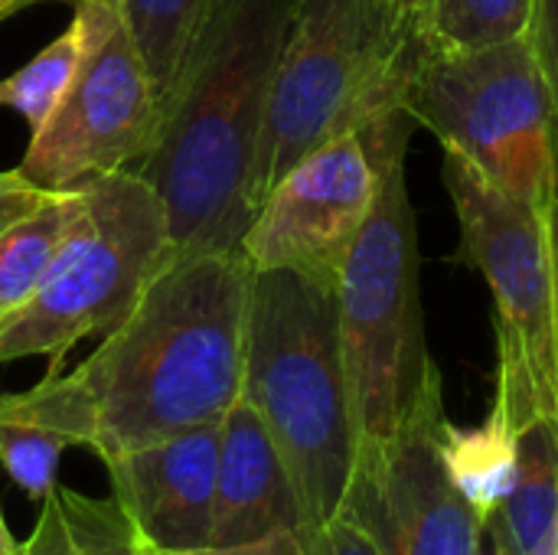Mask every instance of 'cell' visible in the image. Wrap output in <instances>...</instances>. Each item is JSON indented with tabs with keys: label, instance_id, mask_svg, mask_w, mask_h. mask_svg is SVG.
<instances>
[{
	"label": "cell",
	"instance_id": "9",
	"mask_svg": "<svg viewBox=\"0 0 558 555\" xmlns=\"http://www.w3.org/2000/svg\"><path fill=\"white\" fill-rule=\"evenodd\" d=\"M72 7L85 29L82 59L20 160V170L46 190L134 170L163 124L157 85L121 3L75 0Z\"/></svg>",
	"mask_w": 558,
	"mask_h": 555
},
{
	"label": "cell",
	"instance_id": "19",
	"mask_svg": "<svg viewBox=\"0 0 558 555\" xmlns=\"http://www.w3.org/2000/svg\"><path fill=\"white\" fill-rule=\"evenodd\" d=\"M167 111L216 0H118Z\"/></svg>",
	"mask_w": 558,
	"mask_h": 555
},
{
	"label": "cell",
	"instance_id": "15",
	"mask_svg": "<svg viewBox=\"0 0 558 555\" xmlns=\"http://www.w3.org/2000/svg\"><path fill=\"white\" fill-rule=\"evenodd\" d=\"M484 523L504 555H558V422L539 419L520 432L513 491Z\"/></svg>",
	"mask_w": 558,
	"mask_h": 555
},
{
	"label": "cell",
	"instance_id": "18",
	"mask_svg": "<svg viewBox=\"0 0 558 555\" xmlns=\"http://www.w3.org/2000/svg\"><path fill=\"white\" fill-rule=\"evenodd\" d=\"M39 504L23 555H147L114 497H88L56 484Z\"/></svg>",
	"mask_w": 558,
	"mask_h": 555
},
{
	"label": "cell",
	"instance_id": "24",
	"mask_svg": "<svg viewBox=\"0 0 558 555\" xmlns=\"http://www.w3.org/2000/svg\"><path fill=\"white\" fill-rule=\"evenodd\" d=\"M49 190L33 183L20 167L16 170H3L0 173V232L16 222L20 216H26Z\"/></svg>",
	"mask_w": 558,
	"mask_h": 555
},
{
	"label": "cell",
	"instance_id": "20",
	"mask_svg": "<svg viewBox=\"0 0 558 555\" xmlns=\"http://www.w3.org/2000/svg\"><path fill=\"white\" fill-rule=\"evenodd\" d=\"M415 23L435 49H477L530 36L533 0H415Z\"/></svg>",
	"mask_w": 558,
	"mask_h": 555
},
{
	"label": "cell",
	"instance_id": "29",
	"mask_svg": "<svg viewBox=\"0 0 558 555\" xmlns=\"http://www.w3.org/2000/svg\"><path fill=\"white\" fill-rule=\"evenodd\" d=\"M13 13H20V10H16V3H13V0H0V23H3V20H10Z\"/></svg>",
	"mask_w": 558,
	"mask_h": 555
},
{
	"label": "cell",
	"instance_id": "2",
	"mask_svg": "<svg viewBox=\"0 0 558 555\" xmlns=\"http://www.w3.org/2000/svg\"><path fill=\"white\" fill-rule=\"evenodd\" d=\"M294 0H216L150 154L177 249L239 252L255 216L258 144Z\"/></svg>",
	"mask_w": 558,
	"mask_h": 555
},
{
	"label": "cell",
	"instance_id": "3",
	"mask_svg": "<svg viewBox=\"0 0 558 555\" xmlns=\"http://www.w3.org/2000/svg\"><path fill=\"white\" fill-rule=\"evenodd\" d=\"M242 399L268 429L291 474L304 530L337 517L356 471V422L340 350L337 288L294 272L255 268Z\"/></svg>",
	"mask_w": 558,
	"mask_h": 555
},
{
	"label": "cell",
	"instance_id": "12",
	"mask_svg": "<svg viewBox=\"0 0 558 555\" xmlns=\"http://www.w3.org/2000/svg\"><path fill=\"white\" fill-rule=\"evenodd\" d=\"M111 497L147 550L209 546L216 507L219 422L101 461Z\"/></svg>",
	"mask_w": 558,
	"mask_h": 555
},
{
	"label": "cell",
	"instance_id": "17",
	"mask_svg": "<svg viewBox=\"0 0 558 555\" xmlns=\"http://www.w3.org/2000/svg\"><path fill=\"white\" fill-rule=\"evenodd\" d=\"M78 209V186L49 190L26 216H20L0 232V324L39 291L75 226Z\"/></svg>",
	"mask_w": 558,
	"mask_h": 555
},
{
	"label": "cell",
	"instance_id": "22",
	"mask_svg": "<svg viewBox=\"0 0 558 555\" xmlns=\"http://www.w3.org/2000/svg\"><path fill=\"white\" fill-rule=\"evenodd\" d=\"M301 543H304V555H383L366 523L350 507H343L327 523L304 530Z\"/></svg>",
	"mask_w": 558,
	"mask_h": 555
},
{
	"label": "cell",
	"instance_id": "4",
	"mask_svg": "<svg viewBox=\"0 0 558 555\" xmlns=\"http://www.w3.org/2000/svg\"><path fill=\"white\" fill-rule=\"evenodd\" d=\"M428 49L405 0H294L258 144L255 209L311 150L409 114Z\"/></svg>",
	"mask_w": 558,
	"mask_h": 555
},
{
	"label": "cell",
	"instance_id": "16",
	"mask_svg": "<svg viewBox=\"0 0 558 555\" xmlns=\"http://www.w3.org/2000/svg\"><path fill=\"white\" fill-rule=\"evenodd\" d=\"M441 464L451 487L468 500L481 523L490 520L513 491L520 464V432L504 406L494 402L490 415L474 429H454L448 422L441 432Z\"/></svg>",
	"mask_w": 558,
	"mask_h": 555
},
{
	"label": "cell",
	"instance_id": "25",
	"mask_svg": "<svg viewBox=\"0 0 558 555\" xmlns=\"http://www.w3.org/2000/svg\"><path fill=\"white\" fill-rule=\"evenodd\" d=\"M147 555H304V543H301V533H275L258 543L196 546V550H147Z\"/></svg>",
	"mask_w": 558,
	"mask_h": 555
},
{
	"label": "cell",
	"instance_id": "7",
	"mask_svg": "<svg viewBox=\"0 0 558 555\" xmlns=\"http://www.w3.org/2000/svg\"><path fill=\"white\" fill-rule=\"evenodd\" d=\"M405 111L510 200L549 216L558 196V118L533 36L428 46Z\"/></svg>",
	"mask_w": 558,
	"mask_h": 555
},
{
	"label": "cell",
	"instance_id": "23",
	"mask_svg": "<svg viewBox=\"0 0 558 555\" xmlns=\"http://www.w3.org/2000/svg\"><path fill=\"white\" fill-rule=\"evenodd\" d=\"M530 36L536 43V56L553 95L558 118V0H533V26Z\"/></svg>",
	"mask_w": 558,
	"mask_h": 555
},
{
	"label": "cell",
	"instance_id": "13",
	"mask_svg": "<svg viewBox=\"0 0 558 555\" xmlns=\"http://www.w3.org/2000/svg\"><path fill=\"white\" fill-rule=\"evenodd\" d=\"M304 517L291 474L255 415L239 402L219 422V464H216V507L209 546L258 543L275 533H301Z\"/></svg>",
	"mask_w": 558,
	"mask_h": 555
},
{
	"label": "cell",
	"instance_id": "5",
	"mask_svg": "<svg viewBox=\"0 0 558 555\" xmlns=\"http://www.w3.org/2000/svg\"><path fill=\"white\" fill-rule=\"evenodd\" d=\"M412 128V114H396L360 134L379 164V193L337 278L356 458L389 445L428 383L441 376L425 343L418 294V232L405 177Z\"/></svg>",
	"mask_w": 558,
	"mask_h": 555
},
{
	"label": "cell",
	"instance_id": "11",
	"mask_svg": "<svg viewBox=\"0 0 558 555\" xmlns=\"http://www.w3.org/2000/svg\"><path fill=\"white\" fill-rule=\"evenodd\" d=\"M445 425L441 376H435L396 438L356 458L343 507L366 523L383 555H477L484 523L445 474Z\"/></svg>",
	"mask_w": 558,
	"mask_h": 555
},
{
	"label": "cell",
	"instance_id": "30",
	"mask_svg": "<svg viewBox=\"0 0 558 555\" xmlns=\"http://www.w3.org/2000/svg\"><path fill=\"white\" fill-rule=\"evenodd\" d=\"M13 3H16V10H29L36 3H52V0H13ZM59 3H75V0H59Z\"/></svg>",
	"mask_w": 558,
	"mask_h": 555
},
{
	"label": "cell",
	"instance_id": "6",
	"mask_svg": "<svg viewBox=\"0 0 558 555\" xmlns=\"http://www.w3.org/2000/svg\"><path fill=\"white\" fill-rule=\"evenodd\" d=\"M78 190L82 209L46 281L0 324V366L46 357V373H62L75 343L111 334L177 252L167 209L137 170L101 173Z\"/></svg>",
	"mask_w": 558,
	"mask_h": 555
},
{
	"label": "cell",
	"instance_id": "26",
	"mask_svg": "<svg viewBox=\"0 0 558 555\" xmlns=\"http://www.w3.org/2000/svg\"><path fill=\"white\" fill-rule=\"evenodd\" d=\"M0 555H23V543L10 533V527L3 520V507H0Z\"/></svg>",
	"mask_w": 558,
	"mask_h": 555
},
{
	"label": "cell",
	"instance_id": "27",
	"mask_svg": "<svg viewBox=\"0 0 558 555\" xmlns=\"http://www.w3.org/2000/svg\"><path fill=\"white\" fill-rule=\"evenodd\" d=\"M477 555H504L500 543H497V536H494V530H490L487 523L481 527V543H477Z\"/></svg>",
	"mask_w": 558,
	"mask_h": 555
},
{
	"label": "cell",
	"instance_id": "10",
	"mask_svg": "<svg viewBox=\"0 0 558 555\" xmlns=\"http://www.w3.org/2000/svg\"><path fill=\"white\" fill-rule=\"evenodd\" d=\"M379 193V164L360 134L301 157L258 203L239 252L258 272H294L337 288Z\"/></svg>",
	"mask_w": 558,
	"mask_h": 555
},
{
	"label": "cell",
	"instance_id": "31",
	"mask_svg": "<svg viewBox=\"0 0 558 555\" xmlns=\"http://www.w3.org/2000/svg\"><path fill=\"white\" fill-rule=\"evenodd\" d=\"M405 3H409V7H412V3H415V0H405Z\"/></svg>",
	"mask_w": 558,
	"mask_h": 555
},
{
	"label": "cell",
	"instance_id": "21",
	"mask_svg": "<svg viewBox=\"0 0 558 555\" xmlns=\"http://www.w3.org/2000/svg\"><path fill=\"white\" fill-rule=\"evenodd\" d=\"M82 43L85 29L82 20L72 13V23L52 43H46L26 65L0 79V108H13L29 124V134L46 124V118L65 95L82 59Z\"/></svg>",
	"mask_w": 558,
	"mask_h": 555
},
{
	"label": "cell",
	"instance_id": "8",
	"mask_svg": "<svg viewBox=\"0 0 558 555\" xmlns=\"http://www.w3.org/2000/svg\"><path fill=\"white\" fill-rule=\"evenodd\" d=\"M461 249L458 262L481 272L494 294L497 399L517 432L558 422V298L549 216L510 200L464 157L445 150Z\"/></svg>",
	"mask_w": 558,
	"mask_h": 555
},
{
	"label": "cell",
	"instance_id": "28",
	"mask_svg": "<svg viewBox=\"0 0 558 555\" xmlns=\"http://www.w3.org/2000/svg\"><path fill=\"white\" fill-rule=\"evenodd\" d=\"M558 200V196H556ZM549 229H553V255H556V298H558V203L553 206V219H549Z\"/></svg>",
	"mask_w": 558,
	"mask_h": 555
},
{
	"label": "cell",
	"instance_id": "1",
	"mask_svg": "<svg viewBox=\"0 0 558 555\" xmlns=\"http://www.w3.org/2000/svg\"><path fill=\"white\" fill-rule=\"evenodd\" d=\"M255 268L242 252L177 249L134 311L75 366L92 448L121 451L222 422L242 396Z\"/></svg>",
	"mask_w": 558,
	"mask_h": 555
},
{
	"label": "cell",
	"instance_id": "14",
	"mask_svg": "<svg viewBox=\"0 0 558 555\" xmlns=\"http://www.w3.org/2000/svg\"><path fill=\"white\" fill-rule=\"evenodd\" d=\"M95 415L78 373H46L33 389L0 393V468L29 497L43 500L59 481L69 448H92Z\"/></svg>",
	"mask_w": 558,
	"mask_h": 555
}]
</instances>
